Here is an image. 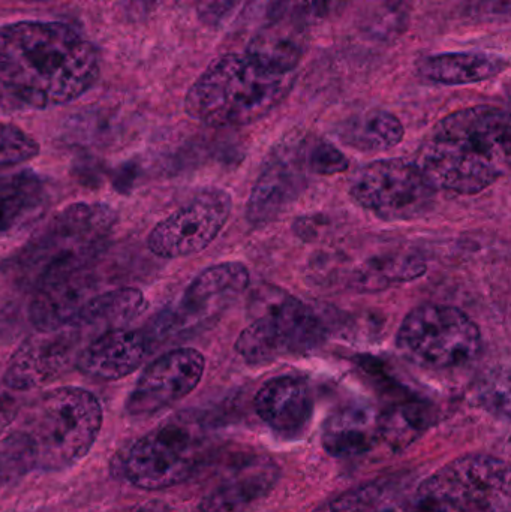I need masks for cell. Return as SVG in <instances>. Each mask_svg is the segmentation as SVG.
Segmentation results:
<instances>
[{
  "label": "cell",
  "mask_w": 511,
  "mask_h": 512,
  "mask_svg": "<svg viewBox=\"0 0 511 512\" xmlns=\"http://www.w3.org/2000/svg\"><path fill=\"white\" fill-rule=\"evenodd\" d=\"M99 77L92 42L59 21H20L0 26V102L45 110L69 104Z\"/></svg>",
  "instance_id": "6da1fadb"
},
{
  "label": "cell",
  "mask_w": 511,
  "mask_h": 512,
  "mask_svg": "<svg viewBox=\"0 0 511 512\" xmlns=\"http://www.w3.org/2000/svg\"><path fill=\"white\" fill-rule=\"evenodd\" d=\"M510 149L509 113L477 105L441 119L414 164L435 191L476 195L509 173Z\"/></svg>",
  "instance_id": "7a4b0ae2"
},
{
  "label": "cell",
  "mask_w": 511,
  "mask_h": 512,
  "mask_svg": "<svg viewBox=\"0 0 511 512\" xmlns=\"http://www.w3.org/2000/svg\"><path fill=\"white\" fill-rule=\"evenodd\" d=\"M102 406L80 387H60L18 412L14 430L0 442L21 474L72 468L92 450L101 432Z\"/></svg>",
  "instance_id": "3957f363"
},
{
  "label": "cell",
  "mask_w": 511,
  "mask_h": 512,
  "mask_svg": "<svg viewBox=\"0 0 511 512\" xmlns=\"http://www.w3.org/2000/svg\"><path fill=\"white\" fill-rule=\"evenodd\" d=\"M296 72L267 65L252 54L228 53L189 87L185 111L213 128H240L269 116L290 95Z\"/></svg>",
  "instance_id": "277c9868"
},
{
  "label": "cell",
  "mask_w": 511,
  "mask_h": 512,
  "mask_svg": "<svg viewBox=\"0 0 511 512\" xmlns=\"http://www.w3.org/2000/svg\"><path fill=\"white\" fill-rule=\"evenodd\" d=\"M116 222V212L107 204H71L12 258L9 270L18 282L38 289L89 267L110 242Z\"/></svg>",
  "instance_id": "5b68a950"
},
{
  "label": "cell",
  "mask_w": 511,
  "mask_h": 512,
  "mask_svg": "<svg viewBox=\"0 0 511 512\" xmlns=\"http://www.w3.org/2000/svg\"><path fill=\"white\" fill-rule=\"evenodd\" d=\"M212 451L206 424L191 412L173 415L141 436L122 459V475L141 490H165L188 481Z\"/></svg>",
  "instance_id": "8992f818"
},
{
  "label": "cell",
  "mask_w": 511,
  "mask_h": 512,
  "mask_svg": "<svg viewBox=\"0 0 511 512\" xmlns=\"http://www.w3.org/2000/svg\"><path fill=\"white\" fill-rule=\"evenodd\" d=\"M252 321L236 340L237 354L249 364H267L303 354L323 339L320 319L299 298L269 286L255 292Z\"/></svg>",
  "instance_id": "52a82bcc"
},
{
  "label": "cell",
  "mask_w": 511,
  "mask_h": 512,
  "mask_svg": "<svg viewBox=\"0 0 511 512\" xmlns=\"http://www.w3.org/2000/svg\"><path fill=\"white\" fill-rule=\"evenodd\" d=\"M482 345L479 325L464 310L443 304L411 310L396 336L399 352L410 363L434 372L473 363Z\"/></svg>",
  "instance_id": "ba28073f"
},
{
  "label": "cell",
  "mask_w": 511,
  "mask_h": 512,
  "mask_svg": "<svg viewBox=\"0 0 511 512\" xmlns=\"http://www.w3.org/2000/svg\"><path fill=\"white\" fill-rule=\"evenodd\" d=\"M350 194L383 221L407 222L422 218L434 207L437 191L414 162L395 158L360 168L351 179Z\"/></svg>",
  "instance_id": "9c48e42d"
},
{
  "label": "cell",
  "mask_w": 511,
  "mask_h": 512,
  "mask_svg": "<svg viewBox=\"0 0 511 512\" xmlns=\"http://www.w3.org/2000/svg\"><path fill=\"white\" fill-rule=\"evenodd\" d=\"M462 512H510V468L488 454L458 457L417 484Z\"/></svg>",
  "instance_id": "30bf717a"
},
{
  "label": "cell",
  "mask_w": 511,
  "mask_h": 512,
  "mask_svg": "<svg viewBox=\"0 0 511 512\" xmlns=\"http://www.w3.org/2000/svg\"><path fill=\"white\" fill-rule=\"evenodd\" d=\"M231 197L210 189L159 222L147 237L149 251L161 258H182L212 245L227 224Z\"/></svg>",
  "instance_id": "8fae6325"
},
{
  "label": "cell",
  "mask_w": 511,
  "mask_h": 512,
  "mask_svg": "<svg viewBox=\"0 0 511 512\" xmlns=\"http://www.w3.org/2000/svg\"><path fill=\"white\" fill-rule=\"evenodd\" d=\"M206 369L203 354L194 348H177L153 360L126 397L131 417H149L192 393Z\"/></svg>",
  "instance_id": "7c38bea8"
},
{
  "label": "cell",
  "mask_w": 511,
  "mask_h": 512,
  "mask_svg": "<svg viewBox=\"0 0 511 512\" xmlns=\"http://www.w3.org/2000/svg\"><path fill=\"white\" fill-rule=\"evenodd\" d=\"M86 343L84 334L72 325L56 331H38L12 355L3 384L14 391L44 387L75 366Z\"/></svg>",
  "instance_id": "4fadbf2b"
},
{
  "label": "cell",
  "mask_w": 511,
  "mask_h": 512,
  "mask_svg": "<svg viewBox=\"0 0 511 512\" xmlns=\"http://www.w3.org/2000/svg\"><path fill=\"white\" fill-rule=\"evenodd\" d=\"M249 271L242 262L230 261L207 267L183 292L173 312L159 319L164 334L188 330L221 315L248 289Z\"/></svg>",
  "instance_id": "5bb4252c"
},
{
  "label": "cell",
  "mask_w": 511,
  "mask_h": 512,
  "mask_svg": "<svg viewBox=\"0 0 511 512\" xmlns=\"http://www.w3.org/2000/svg\"><path fill=\"white\" fill-rule=\"evenodd\" d=\"M306 168L309 170L308 149H303L302 143L276 149L246 204L248 221L257 227L275 221L305 188Z\"/></svg>",
  "instance_id": "9a60e30c"
},
{
  "label": "cell",
  "mask_w": 511,
  "mask_h": 512,
  "mask_svg": "<svg viewBox=\"0 0 511 512\" xmlns=\"http://www.w3.org/2000/svg\"><path fill=\"white\" fill-rule=\"evenodd\" d=\"M281 477L275 460L252 454L236 460L194 512H249L269 496Z\"/></svg>",
  "instance_id": "2e32d148"
},
{
  "label": "cell",
  "mask_w": 511,
  "mask_h": 512,
  "mask_svg": "<svg viewBox=\"0 0 511 512\" xmlns=\"http://www.w3.org/2000/svg\"><path fill=\"white\" fill-rule=\"evenodd\" d=\"M152 337L141 330L117 328L90 339L78 354V372L113 382L132 375L146 360Z\"/></svg>",
  "instance_id": "e0dca14e"
},
{
  "label": "cell",
  "mask_w": 511,
  "mask_h": 512,
  "mask_svg": "<svg viewBox=\"0 0 511 512\" xmlns=\"http://www.w3.org/2000/svg\"><path fill=\"white\" fill-rule=\"evenodd\" d=\"M258 417L284 439L305 435L314 415V397L308 382L296 376L270 379L255 394Z\"/></svg>",
  "instance_id": "ac0fdd59"
},
{
  "label": "cell",
  "mask_w": 511,
  "mask_h": 512,
  "mask_svg": "<svg viewBox=\"0 0 511 512\" xmlns=\"http://www.w3.org/2000/svg\"><path fill=\"white\" fill-rule=\"evenodd\" d=\"M87 268L51 280L35 289L29 319L38 331H56L74 324L90 298L98 294V280Z\"/></svg>",
  "instance_id": "d6986e66"
},
{
  "label": "cell",
  "mask_w": 511,
  "mask_h": 512,
  "mask_svg": "<svg viewBox=\"0 0 511 512\" xmlns=\"http://www.w3.org/2000/svg\"><path fill=\"white\" fill-rule=\"evenodd\" d=\"M509 59L491 51H452L434 54L420 62L419 72L425 80L443 86L483 83L503 74Z\"/></svg>",
  "instance_id": "ffe728a7"
},
{
  "label": "cell",
  "mask_w": 511,
  "mask_h": 512,
  "mask_svg": "<svg viewBox=\"0 0 511 512\" xmlns=\"http://www.w3.org/2000/svg\"><path fill=\"white\" fill-rule=\"evenodd\" d=\"M47 188L32 171L0 173V236L26 227L42 215Z\"/></svg>",
  "instance_id": "44dd1931"
},
{
  "label": "cell",
  "mask_w": 511,
  "mask_h": 512,
  "mask_svg": "<svg viewBox=\"0 0 511 512\" xmlns=\"http://www.w3.org/2000/svg\"><path fill=\"white\" fill-rule=\"evenodd\" d=\"M147 309L143 292L132 286L101 291L87 301L72 327L86 336H99L105 331L125 328Z\"/></svg>",
  "instance_id": "7402d4cb"
},
{
  "label": "cell",
  "mask_w": 511,
  "mask_h": 512,
  "mask_svg": "<svg viewBox=\"0 0 511 512\" xmlns=\"http://www.w3.org/2000/svg\"><path fill=\"white\" fill-rule=\"evenodd\" d=\"M405 129L401 120L386 110H369L342 123L338 138L359 152H386L401 143Z\"/></svg>",
  "instance_id": "603a6c76"
},
{
  "label": "cell",
  "mask_w": 511,
  "mask_h": 512,
  "mask_svg": "<svg viewBox=\"0 0 511 512\" xmlns=\"http://www.w3.org/2000/svg\"><path fill=\"white\" fill-rule=\"evenodd\" d=\"M426 273V264L416 255L377 256L363 262L351 277V288L377 292L411 282Z\"/></svg>",
  "instance_id": "cb8c5ba5"
},
{
  "label": "cell",
  "mask_w": 511,
  "mask_h": 512,
  "mask_svg": "<svg viewBox=\"0 0 511 512\" xmlns=\"http://www.w3.org/2000/svg\"><path fill=\"white\" fill-rule=\"evenodd\" d=\"M405 492L396 480H377L336 496L314 512H393Z\"/></svg>",
  "instance_id": "d4e9b609"
},
{
  "label": "cell",
  "mask_w": 511,
  "mask_h": 512,
  "mask_svg": "<svg viewBox=\"0 0 511 512\" xmlns=\"http://www.w3.org/2000/svg\"><path fill=\"white\" fill-rule=\"evenodd\" d=\"M428 429V414L419 405H402L390 409L378 420V438L393 450L413 444Z\"/></svg>",
  "instance_id": "484cf974"
},
{
  "label": "cell",
  "mask_w": 511,
  "mask_h": 512,
  "mask_svg": "<svg viewBox=\"0 0 511 512\" xmlns=\"http://www.w3.org/2000/svg\"><path fill=\"white\" fill-rule=\"evenodd\" d=\"M368 418L362 414L341 415L324 432L323 445L330 456H359L371 450L372 435Z\"/></svg>",
  "instance_id": "4316f807"
},
{
  "label": "cell",
  "mask_w": 511,
  "mask_h": 512,
  "mask_svg": "<svg viewBox=\"0 0 511 512\" xmlns=\"http://www.w3.org/2000/svg\"><path fill=\"white\" fill-rule=\"evenodd\" d=\"M38 141L14 123L0 122V168L15 167L36 158Z\"/></svg>",
  "instance_id": "83f0119b"
},
{
  "label": "cell",
  "mask_w": 511,
  "mask_h": 512,
  "mask_svg": "<svg viewBox=\"0 0 511 512\" xmlns=\"http://www.w3.org/2000/svg\"><path fill=\"white\" fill-rule=\"evenodd\" d=\"M348 165L347 156L327 141H317L308 149V167L311 173L332 176L344 173Z\"/></svg>",
  "instance_id": "f1b7e54d"
},
{
  "label": "cell",
  "mask_w": 511,
  "mask_h": 512,
  "mask_svg": "<svg viewBox=\"0 0 511 512\" xmlns=\"http://www.w3.org/2000/svg\"><path fill=\"white\" fill-rule=\"evenodd\" d=\"M393 512H462L455 505L447 502L440 496L432 495L425 490L414 487V490H407L399 499Z\"/></svg>",
  "instance_id": "f546056e"
},
{
  "label": "cell",
  "mask_w": 511,
  "mask_h": 512,
  "mask_svg": "<svg viewBox=\"0 0 511 512\" xmlns=\"http://www.w3.org/2000/svg\"><path fill=\"white\" fill-rule=\"evenodd\" d=\"M240 0H197V14L201 23L210 29L221 26Z\"/></svg>",
  "instance_id": "4dcf8cb0"
},
{
  "label": "cell",
  "mask_w": 511,
  "mask_h": 512,
  "mask_svg": "<svg viewBox=\"0 0 511 512\" xmlns=\"http://www.w3.org/2000/svg\"><path fill=\"white\" fill-rule=\"evenodd\" d=\"M351 0H305V14L315 18H326L341 11Z\"/></svg>",
  "instance_id": "1f68e13d"
},
{
  "label": "cell",
  "mask_w": 511,
  "mask_h": 512,
  "mask_svg": "<svg viewBox=\"0 0 511 512\" xmlns=\"http://www.w3.org/2000/svg\"><path fill=\"white\" fill-rule=\"evenodd\" d=\"M18 412H20V406L15 397L8 393H0V436L14 424Z\"/></svg>",
  "instance_id": "d6a6232c"
},
{
  "label": "cell",
  "mask_w": 511,
  "mask_h": 512,
  "mask_svg": "<svg viewBox=\"0 0 511 512\" xmlns=\"http://www.w3.org/2000/svg\"><path fill=\"white\" fill-rule=\"evenodd\" d=\"M15 478H21L20 472L17 471L9 457L0 450V490L12 483Z\"/></svg>",
  "instance_id": "836d02e7"
},
{
  "label": "cell",
  "mask_w": 511,
  "mask_h": 512,
  "mask_svg": "<svg viewBox=\"0 0 511 512\" xmlns=\"http://www.w3.org/2000/svg\"><path fill=\"white\" fill-rule=\"evenodd\" d=\"M134 512H162L159 510L158 507H155V505H146V507L138 508V510H135Z\"/></svg>",
  "instance_id": "e575fe53"
},
{
  "label": "cell",
  "mask_w": 511,
  "mask_h": 512,
  "mask_svg": "<svg viewBox=\"0 0 511 512\" xmlns=\"http://www.w3.org/2000/svg\"><path fill=\"white\" fill-rule=\"evenodd\" d=\"M26 2H51V0H26Z\"/></svg>",
  "instance_id": "d590c367"
}]
</instances>
